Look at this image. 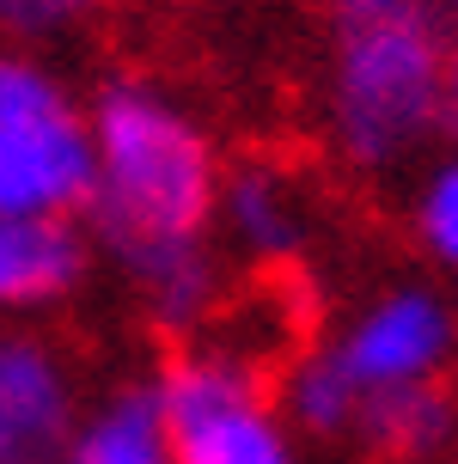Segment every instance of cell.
Instances as JSON below:
<instances>
[{"mask_svg":"<svg viewBox=\"0 0 458 464\" xmlns=\"http://www.w3.org/2000/svg\"><path fill=\"white\" fill-rule=\"evenodd\" d=\"M410 238L422 245V256L458 276V153L434 160L410 189Z\"/></svg>","mask_w":458,"mask_h":464,"instance_id":"obj_12","label":"cell"},{"mask_svg":"<svg viewBox=\"0 0 458 464\" xmlns=\"http://www.w3.org/2000/svg\"><path fill=\"white\" fill-rule=\"evenodd\" d=\"M92 196L86 232L122 281L214 245V202L227 165L196 116L147 80H116L86 111Z\"/></svg>","mask_w":458,"mask_h":464,"instance_id":"obj_1","label":"cell"},{"mask_svg":"<svg viewBox=\"0 0 458 464\" xmlns=\"http://www.w3.org/2000/svg\"><path fill=\"white\" fill-rule=\"evenodd\" d=\"M324 354L366 397L446 385L458 367V300L434 281H385L343 312L324 336Z\"/></svg>","mask_w":458,"mask_h":464,"instance_id":"obj_4","label":"cell"},{"mask_svg":"<svg viewBox=\"0 0 458 464\" xmlns=\"http://www.w3.org/2000/svg\"><path fill=\"white\" fill-rule=\"evenodd\" d=\"M275 403L294 421V434L306 446H355L361 428V392L343 379V367L324 354V343L299 348L275 379Z\"/></svg>","mask_w":458,"mask_h":464,"instance_id":"obj_11","label":"cell"},{"mask_svg":"<svg viewBox=\"0 0 458 464\" xmlns=\"http://www.w3.org/2000/svg\"><path fill=\"white\" fill-rule=\"evenodd\" d=\"M458 440V397L453 385H415V392H385L361 403L355 446L373 459H415L434 464Z\"/></svg>","mask_w":458,"mask_h":464,"instance_id":"obj_10","label":"cell"},{"mask_svg":"<svg viewBox=\"0 0 458 464\" xmlns=\"http://www.w3.org/2000/svg\"><path fill=\"white\" fill-rule=\"evenodd\" d=\"M92 0H0V31H13V37H55V31H68L80 24Z\"/></svg>","mask_w":458,"mask_h":464,"instance_id":"obj_14","label":"cell"},{"mask_svg":"<svg viewBox=\"0 0 458 464\" xmlns=\"http://www.w3.org/2000/svg\"><path fill=\"white\" fill-rule=\"evenodd\" d=\"M92 276V232L73 214L0 220V324H31L68 305Z\"/></svg>","mask_w":458,"mask_h":464,"instance_id":"obj_8","label":"cell"},{"mask_svg":"<svg viewBox=\"0 0 458 464\" xmlns=\"http://www.w3.org/2000/svg\"><path fill=\"white\" fill-rule=\"evenodd\" d=\"M373 464H415V459H373Z\"/></svg>","mask_w":458,"mask_h":464,"instance_id":"obj_17","label":"cell"},{"mask_svg":"<svg viewBox=\"0 0 458 464\" xmlns=\"http://www.w3.org/2000/svg\"><path fill=\"white\" fill-rule=\"evenodd\" d=\"M453 281H458V276H453Z\"/></svg>","mask_w":458,"mask_h":464,"instance_id":"obj_19","label":"cell"},{"mask_svg":"<svg viewBox=\"0 0 458 464\" xmlns=\"http://www.w3.org/2000/svg\"><path fill=\"white\" fill-rule=\"evenodd\" d=\"M440 0H324L330 31L343 24H391V19H434Z\"/></svg>","mask_w":458,"mask_h":464,"instance_id":"obj_15","label":"cell"},{"mask_svg":"<svg viewBox=\"0 0 458 464\" xmlns=\"http://www.w3.org/2000/svg\"><path fill=\"white\" fill-rule=\"evenodd\" d=\"M55 464H171L160 379H116L92 392Z\"/></svg>","mask_w":458,"mask_h":464,"instance_id":"obj_9","label":"cell"},{"mask_svg":"<svg viewBox=\"0 0 458 464\" xmlns=\"http://www.w3.org/2000/svg\"><path fill=\"white\" fill-rule=\"evenodd\" d=\"M86 397V372L62 336L0 324V464H55Z\"/></svg>","mask_w":458,"mask_h":464,"instance_id":"obj_5","label":"cell"},{"mask_svg":"<svg viewBox=\"0 0 458 464\" xmlns=\"http://www.w3.org/2000/svg\"><path fill=\"white\" fill-rule=\"evenodd\" d=\"M440 135L458 147V31L446 37V62H440Z\"/></svg>","mask_w":458,"mask_h":464,"instance_id":"obj_16","label":"cell"},{"mask_svg":"<svg viewBox=\"0 0 458 464\" xmlns=\"http://www.w3.org/2000/svg\"><path fill=\"white\" fill-rule=\"evenodd\" d=\"M160 379L171 464H312L251 348L183 343Z\"/></svg>","mask_w":458,"mask_h":464,"instance_id":"obj_3","label":"cell"},{"mask_svg":"<svg viewBox=\"0 0 458 464\" xmlns=\"http://www.w3.org/2000/svg\"><path fill=\"white\" fill-rule=\"evenodd\" d=\"M440 62H446L440 19L330 31V55H324L330 153L361 178H385L410 165L440 135Z\"/></svg>","mask_w":458,"mask_h":464,"instance_id":"obj_2","label":"cell"},{"mask_svg":"<svg viewBox=\"0 0 458 464\" xmlns=\"http://www.w3.org/2000/svg\"><path fill=\"white\" fill-rule=\"evenodd\" d=\"M440 6H453V13H458V0H440Z\"/></svg>","mask_w":458,"mask_h":464,"instance_id":"obj_18","label":"cell"},{"mask_svg":"<svg viewBox=\"0 0 458 464\" xmlns=\"http://www.w3.org/2000/svg\"><path fill=\"white\" fill-rule=\"evenodd\" d=\"M92 129L80 104L0 122V220L6 214H86Z\"/></svg>","mask_w":458,"mask_h":464,"instance_id":"obj_6","label":"cell"},{"mask_svg":"<svg viewBox=\"0 0 458 464\" xmlns=\"http://www.w3.org/2000/svg\"><path fill=\"white\" fill-rule=\"evenodd\" d=\"M73 104L68 86L24 49H0V122L6 116H44V111H62Z\"/></svg>","mask_w":458,"mask_h":464,"instance_id":"obj_13","label":"cell"},{"mask_svg":"<svg viewBox=\"0 0 458 464\" xmlns=\"http://www.w3.org/2000/svg\"><path fill=\"white\" fill-rule=\"evenodd\" d=\"M214 232L257 269H287L312 245V189L281 160H245L220 178Z\"/></svg>","mask_w":458,"mask_h":464,"instance_id":"obj_7","label":"cell"}]
</instances>
